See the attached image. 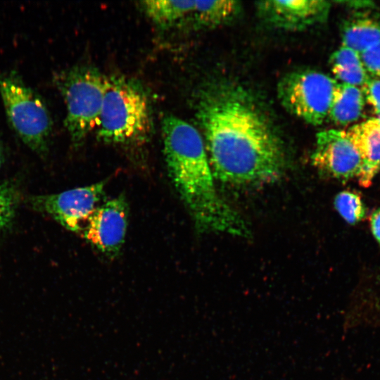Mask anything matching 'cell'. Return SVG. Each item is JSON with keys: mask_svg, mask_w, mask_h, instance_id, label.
<instances>
[{"mask_svg": "<svg viewBox=\"0 0 380 380\" xmlns=\"http://www.w3.org/2000/svg\"><path fill=\"white\" fill-rule=\"evenodd\" d=\"M18 197L15 186L7 182L0 183V234L11 225L15 214Z\"/></svg>", "mask_w": 380, "mask_h": 380, "instance_id": "ac0fdd59", "label": "cell"}, {"mask_svg": "<svg viewBox=\"0 0 380 380\" xmlns=\"http://www.w3.org/2000/svg\"><path fill=\"white\" fill-rule=\"evenodd\" d=\"M237 1H195L191 15L198 28H214L232 21L240 13Z\"/></svg>", "mask_w": 380, "mask_h": 380, "instance_id": "5bb4252c", "label": "cell"}, {"mask_svg": "<svg viewBox=\"0 0 380 380\" xmlns=\"http://www.w3.org/2000/svg\"><path fill=\"white\" fill-rule=\"evenodd\" d=\"M260 18L272 27L303 30L327 20L330 2L323 0H267L257 2Z\"/></svg>", "mask_w": 380, "mask_h": 380, "instance_id": "30bf717a", "label": "cell"}, {"mask_svg": "<svg viewBox=\"0 0 380 380\" xmlns=\"http://www.w3.org/2000/svg\"><path fill=\"white\" fill-rule=\"evenodd\" d=\"M338 83L319 71L299 70L280 80L277 93L289 112L310 125H320L328 118Z\"/></svg>", "mask_w": 380, "mask_h": 380, "instance_id": "8992f818", "label": "cell"}, {"mask_svg": "<svg viewBox=\"0 0 380 380\" xmlns=\"http://www.w3.org/2000/svg\"><path fill=\"white\" fill-rule=\"evenodd\" d=\"M369 224L374 237L380 244V208L374 210L371 214Z\"/></svg>", "mask_w": 380, "mask_h": 380, "instance_id": "44dd1931", "label": "cell"}, {"mask_svg": "<svg viewBox=\"0 0 380 380\" xmlns=\"http://www.w3.org/2000/svg\"><path fill=\"white\" fill-rule=\"evenodd\" d=\"M360 56L368 75L380 77V42L361 52Z\"/></svg>", "mask_w": 380, "mask_h": 380, "instance_id": "d6986e66", "label": "cell"}, {"mask_svg": "<svg viewBox=\"0 0 380 380\" xmlns=\"http://www.w3.org/2000/svg\"><path fill=\"white\" fill-rule=\"evenodd\" d=\"M329 63L336 79L346 77L364 68L360 53L344 46L331 54Z\"/></svg>", "mask_w": 380, "mask_h": 380, "instance_id": "e0dca14e", "label": "cell"}, {"mask_svg": "<svg viewBox=\"0 0 380 380\" xmlns=\"http://www.w3.org/2000/svg\"><path fill=\"white\" fill-rule=\"evenodd\" d=\"M374 119L377 122V124L380 126V114L376 115L375 117H374Z\"/></svg>", "mask_w": 380, "mask_h": 380, "instance_id": "603a6c76", "label": "cell"}, {"mask_svg": "<svg viewBox=\"0 0 380 380\" xmlns=\"http://www.w3.org/2000/svg\"><path fill=\"white\" fill-rule=\"evenodd\" d=\"M4 148H3L1 141L0 139V168L1 167L4 163Z\"/></svg>", "mask_w": 380, "mask_h": 380, "instance_id": "7402d4cb", "label": "cell"}, {"mask_svg": "<svg viewBox=\"0 0 380 380\" xmlns=\"http://www.w3.org/2000/svg\"><path fill=\"white\" fill-rule=\"evenodd\" d=\"M146 15L160 26L169 27L191 15L195 1L151 0L141 2Z\"/></svg>", "mask_w": 380, "mask_h": 380, "instance_id": "9a60e30c", "label": "cell"}, {"mask_svg": "<svg viewBox=\"0 0 380 380\" xmlns=\"http://www.w3.org/2000/svg\"><path fill=\"white\" fill-rule=\"evenodd\" d=\"M311 161L322 175L343 182L353 179L359 181L365 165L345 129L318 132Z\"/></svg>", "mask_w": 380, "mask_h": 380, "instance_id": "ba28073f", "label": "cell"}, {"mask_svg": "<svg viewBox=\"0 0 380 380\" xmlns=\"http://www.w3.org/2000/svg\"><path fill=\"white\" fill-rule=\"evenodd\" d=\"M162 129L169 175L197 230L247 237L249 230L245 221L216 190L198 131L172 115L163 118Z\"/></svg>", "mask_w": 380, "mask_h": 380, "instance_id": "7a4b0ae2", "label": "cell"}, {"mask_svg": "<svg viewBox=\"0 0 380 380\" xmlns=\"http://www.w3.org/2000/svg\"><path fill=\"white\" fill-rule=\"evenodd\" d=\"M365 100L376 115L380 114V77H369L361 87Z\"/></svg>", "mask_w": 380, "mask_h": 380, "instance_id": "ffe728a7", "label": "cell"}, {"mask_svg": "<svg viewBox=\"0 0 380 380\" xmlns=\"http://www.w3.org/2000/svg\"><path fill=\"white\" fill-rule=\"evenodd\" d=\"M341 34L342 46L360 53L380 42V15L359 11L343 21Z\"/></svg>", "mask_w": 380, "mask_h": 380, "instance_id": "7c38bea8", "label": "cell"}, {"mask_svg": "<svg viewBox=\"0 0 380 380\" xmlns=\"http://www.w3.org/2000/svg\"><path fill=\"white\" fill-rule=\"evenodd\" d=\"M334 207L338 214L350 224L362 220L366 208L359 194L349 190L339 192L334 198Z\"/></svg>", "mask_w": 380, "mask_h": 380, "instance_id": "2e32d148", "label": "cell"}, {"mask_svg": "<svg viewBox=\"0 0 380 380\" xmlns=\"http://www.w3.org/2000/svg\"><path fill=\"white\" fill-rule=\"evenodd\" d=\"M106 181L58 194L32 196L30 203L66 229L80 236L105 192Z\"/></svg>", "mask_w": 380, "mask_h": 380, "instance_id": "52a82bcc", "label": "cell"}, {"mask_svg": "<svg viewBox=\"0 0 380 380\" xmlns=\"http://www.w3.org/2000/svg\"><path fill=\"white\" fill-rule=\"evenodd\" d=\"M0 96L13 129L28 148L44 158L53 120L43 98L15 70L0 73Z\"/></svg>", "mask_w": 380, "mask_h": 380, "instance_id": "277c9868", "label": "cell"}, {"mask_svg": "<svg viewBox=\"0 0 380 380\" xmlns=\"http://www.w3.org/2000/svg\"><path fill=\"white\" fill-rule=\"evenodd\" d=\"M346 131L365 163L358 182L367 187L380 170V126L371 118L352 125Z\"/></svg>", "mask_w": 380, "mask_h": 380, "instance_id": "8fae6325", "label": "cell"}, {"mask_svg": "<svg viewBox=\"0 0 380 380\" xmlns=\"http://www.w3.org/2000/svg\"><path fill=\"white\" fill-rule=\"evenodd\" d=\"M365 102L360 87L338 83L328 118L338 125L353 123L361 117Z\"/></svg>", "mask_w": 380, "mask_h": 380, "instance_id": "4fadbf2b", "label": "cell"}, {"mask_svg": "<svg viewBox=\"0 0 380 380\" xmlns=\"http://www.w3.org/2000/svg\"><path fill=\"white\" fill-rule=\"evenodd\" d=\"M97 135L108 144H131L145 141L152 129L148 98L136 81L120 76L107 79Z\"/></svg>", "mask_w": 380, "mask_h": 380, "instance_id": "3957f363", "label": "cell"}, {"mask_svg": "<svg viewBox=\"0 0 380 380\" xmlns=\"http://www.w3.org/2000/svg\"><path fill=\"white\" fill-rule=\"evenodd\" d=\"M107 79L97 68L76 65L57 73L54 82L65 106V126L74 146L97 126Z\"/></svg>", "mask_w": 380, "mask_h": 380, "instance_id": "5b68a950", "label": "cell"}, {"mask_svg": "<svg viewBox=\"0 0 380 380\" xmlns=\"http://www.w3.org/2000/svg\"><path fill=\"white\" fill-rule=\"evenodd\" d=\"M196 108L213 177L224 184L250 185L281 175V143L248 91L230 82L208 84L200 91Z\"/></svg>", "mask_w": 380, "mask_h": 380, "instance_id": "6da1fadb", "label": "cell"}, {"mask_svg": "<svg viewBox=\"0 0 380 380\" xmlns=\"http://www.w3.org/2000/svg\"><path fill=\"white\" fill-rule=\"evenodd\" d=\"M128 219V205L123 196L99 205L91 215L80 236L98 251L115 257L125 242Z\"/></svg>", "mask_w": 380, "mask_h": 380, "instance_id": "9c48e42d", "label": "cell"}]
</instances>
